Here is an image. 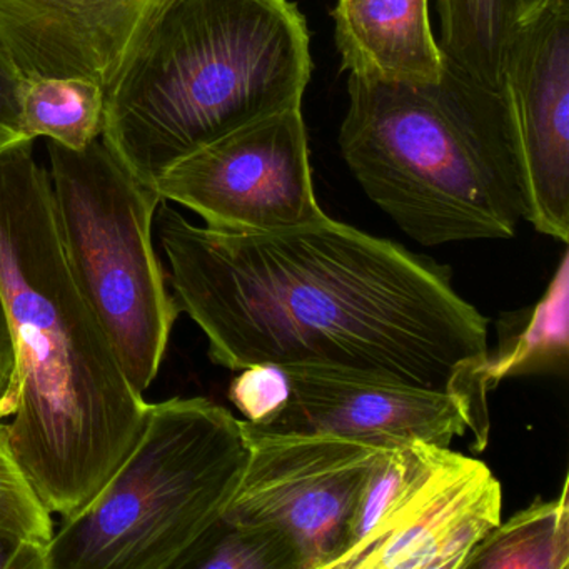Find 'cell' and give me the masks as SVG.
<instances>
[{
  "label": "cell",
  "mask_w": 569,
  "mask_h": 569,
  "mask_svg": "<svg viewBox=\"0 0 569 569\" xmlns=\"http://www.w3.org/2000/svg\"><path fill=\"white\" fill-rule=\"evenodd\" d=\"M156 216L172 296L216 365L459 392L488 415V319L448 268L329 216L264 234L194 226L168 201Z\"/></svg>",
  "instance_id": "1"
},
{
  "label": "cell",
  "mask_w": 569,
  "mask_h": 569,
  "mask_svg": "<svg viewBox=\"0 0 569 569\" xmlns=\"http://www.w3.org/2000/svg\"><path fill=\"white\" fill-rule=\"evenodd\" d=\"M34 141L0 149V291L14 338L0 406L16 458L49 511L91 501L134 445L149 402L79 289Z\"/></svg>",
  "instance_id": "2"
},
{
  "label": "cell",
  "mask_w": 569,
  "mask_h": 569,
  "mask_svg": "<svg viewBox=\"0 0 569 569\" xmlns=\"http://www.w3.org/2000/svg\"><path fill=\"white\" fill-rule=\"evenodd\" d=\"M312 61L289 0H151L106 88L101 139L141 181L228 132L301 106Z\"/></svg>",
  "instance_id": "3"
},
{
  "label": "cell",
  "mask_w": 569,
  "mask_h": 569,
  "mask_svg": "<svg viewBox=\"0 0 569 569\" xmlns=\"http://www.w3.org/2000/svg\"><path fill=\"white\" fill-rule=\"evenodd\" d=\"M342 158L369 199L422 246L509 239L525 199L501 96L445 58L436 81L349 74Z\"/></svg>",
  "instance_id": "4"
},
{
  "label": "cell",
  "mask_w": 569,
  "mask_h": 569,
  "mask_svg": "<svg viewBox=\"0 0 569 569\" xmlns=\"http://www.w3.org/2000/svg\"><path fill=\"white\" fill-rule=\"evenodd\" d=\"M249 452L244 419L211 399L148 405L114 472L62 518L44 569H181L224 516Z\"/></svg>",
  "instance_id": "5"
},
{
  "label": "cell",
  "mask_w": 569,
  "mask_h": 569,
  "mask_svg": "<svg viewBox=\"0 0 569 569\" xmlns=\"http://www.w3.org/2000/svg\"><path fill=\"white\" fill-rule=\"evenodd\" d=\"M49 158L69 268L129 382L144 395L181 315L152 242L164 199L101 138L79 152L49 141Z\"/></svg>",
  "instance_id": "6"
},
{
  "label": "cell",
  "mask_w": 569,
  "mask_h": 569,
  "mask_svg": "<svg viewBox=\"0 0 569 569\" xmlns=\"http://www.w3.org/2000/svg\"><path fill=\"white\" fill-rule=\"evenodd\" d=\"M501 511V482L485 462L431 442L395 446L331 569H462Z\"/></svg>",
  "instance_id": "7"
},
{
  "label": "cell",
  "mask_w": 569,
  "mask_h": 569,
  "mask_svg": "<svg viewBox=\"0 0 569 569\" xmlns=\"http://www.w3.org/2000/svg\"><path fill=\"white\" fill-rule=\"evenodd\" d=\"M248 431V466L222 519L284 529L302 569H331L351 541L359 505L385 446L322 432Z\"/></svg>",
  "instance_id": "8"
},
{
  "label": "cell",
  "mask_w": 569,
  "mask_h": 569,
  "mask_svg": "<svg viewBox=\"0 0 569 569\" xmlns=\"http://www.w3.org/2000/svg\"><path fill=\"white\" fill-rule=\"evenodd\" d=\"M301 106L254 119L186 156L156 189L216 231L264 234L322 221Z\"/></svg>",
  "instance_id": "9"
},
{
  "label": "cell",
  "mask_w": 569,
  "mask_h": 569,
  "mask_svg": "<svg viewBox=\"0 0 569 569\" xmlns=\"http://www.w3.org/2000/svg\"><path fill=\"white\" fill-rule=\"evenodd\" d=\"M499 96L536 231L569 241V0H521Z\"/></svg>",
  "instance_id": "10"
},
{
  "label": "cell",
  "mask_w": 569,
  "mask_h": 569,
  "mask_svg": "<svg viewBox=\"0 0 569 569\" xmlns=\"http://www.w3.org/2000/svg\"><path fill=\"white\" fill-rule=\"evenodd\" d=\"M289 392L282 408L266 425L271 432H322L348 436L395 448L411 441L451 446L475 432L478 449L488 442L489 415L468 396L429 391L365 379L308 371H284ZM246 421V419H244Z\"/></svg>",
  "instance_id": "11"
},
{
  "label": "cell",
  "mask_w": 569,
  "mask_h": 569,
  "mask_svg": "<svg viewBox=\"0 0 569 569\" xmlns=\"http://www.w3.org/2000/svg\"><path fill=\"white\" fill-rule=\"evenodd\" d=\"M151 0H0V42L26 81L108 88Z\"/></svg>",
  "instance_id": "12"
},
{
  "label": "cell",
  "mask_w": 569,
  "mask_h": 569,
  "mask_svg": "<svg viewBox=\"0 0 569 569\" xmlns=\"http://www.w3.org/2000/svg\"><path fill=\"white\" fill-rule=\"evenodd\" d=\"M336 46L349 74L389 82L439 79L445 54L429 22V0H338Z\"/></svg>",
  "instance_id": "13"
},
{
  "label": "cell",
  "mask_w": 569,
  "mask_h": 569,
  "mask_svg": "<svg viewBox=\"0 0 569 569\" xmlns=\"http://www.w3.org/2000/svg\"><path fill=\"white\" fill-rule=\"evenodd\" d=\"M569 362V254H562L545 296L531 309L505 315L498 348L478 372L485 395L499 382L522 376L566 372Z\"/></svg>",
  "instance_id": "14"
},
{
  "label": "cell",
  "mask_w": 569,
  "mask_h": 569,
  "mask_svg": "<svg viewBox=\"0 0 569 569\" xmlns=\"http://www.w3.org/2000/svg\"><path fill=\"white\" fill-rule=\"evenodd\" d=\"M568 476L556 499H536L498 522L469 552L462 569H568Z\"/></svg>",
  "instance_id": "15"
},
{
  "label": "cell",
  "mask_w": 569,
  "mask_h": 569,
  "mask_svg": "<svg viewBox=\"0 0 569 569\" xmlns=\"http://www.w3.org/2000/svg\"><path fill=\"white\" fill-rule=\"evenodd\" d=\"M439 49L456 68L499 92L501 66L521 0H436Z\"/></svg>",
  "instance_id": "16"
},
{
  "label": "cell",
  "mask_w": 569,
  "mask_h": 569,
  "mask_svg": "<svg viewBox=\"0 0 569 569\" xmlns=\"http://www.w3.org/2000/svg\"><path fill=\"white\" fill-rule=\"evenodd\" d=\"M104 89L79 78H41L26 81L22 126L26 138L84 151L104 129Z\"/></svg>",
  "instance_id": "17"
},
{
  "label": "cell",
  "mask_w": 569,
  "mask_h": 569,
  "mask_svg": "<svg viewBox=\"0 0 569 569\" xmlns=\"http://www.w3.org/2000/svg\"><path fill=\"white\" fill-rule=\"evenodd\" d=\"M181 569H302L295 539L271 522L219 519Z\"/></svg>",
  "instance_id": "18"
},
{
  "label": "cell",
  "mask_w": 569,
  "mask_h": 569,
  "mask_svg": "<svg viewBox=\"0 0 569 569\" xmlns=\"http://www.w3.org/2000/svg\"><path fill=\"white\" fill-rule=\"evenodd\" d=\"M0 529L42 549L56 531L52 512L16 458L4 421H0Z\"/></svg>",
  "instance_id": "19"
},
{
  "label": "cell",
  "mask_w": 569,
  "mask_h": 569,
  "mask_svg": "<svg viewBox=\"0 0 569 569\" xmlns=\"http://www.w3.org/2000/svg\"><path fill=\"white\" fill-rule=\"evenodd\" d=\"M289 385L284 371L274 366H251L239 371L229 389L232 405L252 426H262L278 415L288 399Z\"/></svg>",
  "instance_id": "20"
},
{
  "label": "cell",
  "mask_w": 569,
  "mask_h": 569,
  "mask_svg": "<svg viewBox=\"0 0 569 569\" xmlns=\"http://www.w3.org/2000/svg\"><path fill=\"white\" fill-rule=\"evenodd\" d=\"M26 79L0 42V149L24 141L22 91Z\"/></svg>",
  "instance_id": "21"
},
{
  "label": "cell",
  "mask_w": 569,
  "mask_h": 569,
  "mask_svg": "<svg viewBox=\"0 0 569 569\" xmlns=\"http://www.w3.org/2000/svg\"><path fill=\"white\" fill-rule=\"evenodd\" d=\"M46 549L0 529V569H44Z\"/></svg>",
  "instance_id": "22"
},
{
  "label": "cell",
  "mask_w": 569,
  "mask_h": 569,
  "mask_svg": "<svg viewBox=\"0 0 569 569\" xmlns=\"http://www.w3.org/2000/svg\"><path fill=\"white\" fill-rule=\"evenodd\" d=\"M14 365V338H12L11 321H9L4 296L0 291V406L4 401L9 386H11Z\"/></svg>",
  "instance_id": "23"
}]
</instances>
